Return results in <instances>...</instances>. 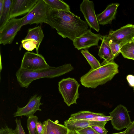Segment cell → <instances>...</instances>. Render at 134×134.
<instances>
[{
  "mask_svg": "<svg viewBox=\"0 0 134 134\" xmlns=\"http://www.w3.org/2000/svg\"><path fill=\"white\" fill-rule=\"evenodd\" d=\"M81 52L91 66V69L95 70L101 66L99 62L87 50H82Z\"/></svg>",
  "mask_w": 134,
  "mask_h": 134,
  "instance_id": "obj_23",
  "label": "cell"
},
{
  "mask_svg": "<svg viewBox=\"0 0 134 134\" xmlns=\"http://www.w3.org/2000/svg\"><path fill=\"white\" fill-rule=\"evenodd\" d=\"M111 134H125V131H124L118 133H113Z\"/></svg>",
  "mask_w": 134,
  "mask_h": 134,
  "instance_id": "obj_38",
  "label": "cell"
},
{
  "mask_svg": "<svg viewBox=\"0 0 134 134\" xmlns=\"http://www.w3.org/2000/svg\"><path fill=\"white\" fill-rule=\"evenodd\" d=\"M46 23L55 29L62 37L68 38L72 41L85 32L88 27L86 21L71 11L58 10L49 7Z\"/></svg>",
  "mask_w": 134,
  "mask_h": 134,
  "instance_id": "obj_1",
  "label": "cell"
},
{
  "mask_svg": "<svg viewBox=\"0 0 134 134\" xmlns=\"http://www.w3.org/2000/svg\"><path fill=\"white\" fill-rule=\"evenodd\" d=\"M107 121H96L85 120H70L64 121V125L70 130L77 131L86 127L94 126L104 127Z\"/></svg>",
  "mask_w": 134,
  "mask_h": 134,
  "instance_id": "obj_14",
  "label": "cell"
},
{
  "mask_svg": "<svg viewBox=\"0 0 134 134\" xmlns=\"http://www.w3.org/2000/svg\"><path fill=\"white\" fill-rule=\"evenodd\" d=\"M21 48L22 47L26 50L32 51L36 48L37 53L38 54V43L36 41L32 39L23 40L21 42Z\"/></svg>",
  "mask_w": 134,
  "mask_h": 134,
  "instance_id": "obj_24",
  "label": "cell"
},
{
  "mask_svg": "<svg viewBox=\"0 0 134 134\" xmlns=\"http://www.w3.org/2000/svg\"></svg>",
  "mask_w": 134,
  "mask_h": 134,
  "instance_id": "obj_41",
  "label": "cell"
},
{
  "mask_svg": "<svg viewBox=\"0 0 134 134\" xmlns=\"http://www.w3.org/2000/svg\"><path fill=\"white\" fill-rule=\"evenodd\" d=\"M0 134H15L14 130L8 127L5 124L3 127L0 129Z\"/></svg>",
  "mask_w": 134,
  "mask_h": 134,
  "instance_id": "obj_30",
  "label": "cell"
},
{
  "mask_svg": "<svg viewBox=\"0 0 134 134\" xmlns=\"http://www.w3.org/2000/svg\"><path fill=\"white\" fill-rule=\"evenodd\" d=\"M101 40L102 42L99 50L98 55L104 60L101 64V65L109 62L114 61V58L112 54L107 35L103 36Z\"/></svg>",
  "mask_w": 134,
  "mask_h": 134,
  "instance_id": "obj_16",
  "label": "cell"
},
{
  "mask_svg": "<svg viewBox=\"0 0 134 134\" xmlns=\"http://www.w3.org/2000/svg\"><path fill=\"white\" fill-rule=\"evenodd\" d=\"M47 134H67L68 130L64 125L54 122L49 119L47 120Z\"/></svg>",
  "mask_w": 134,
  "mask_h": 134,
  "instance_id": "obj_17",
  "label": "cell"
},
{
  "mask_svg": "<svg viewBox=\"0 0 134 134\" xmlns=\"http://www.w3.org/2000/svg\"><path fill=\"white\" fill-rule=\"evenodd\" d=\"M133 91H134V87H133Z\"/></svg>",
  "mask_w": 134,
  "mask_h": 134,
  "instance_id": "obj_40",
  "label": "cell"
},
{
  "mask_svg": "<svg viewBox=\"0 0 134 134\" xmlns=\"http://www.w3.org/2000/svg\"><path fill=\"white\" fill-rule=\"evenodd\" d=\"M12 0H4L3 8L0 15V30L9 20L10 8Z\"/></svg>",
  "mask_w": 134,
  "mask_h": 134,
  "instance_id": "obj_19",
  "label": "cell"
},
{
  "mask_svg": "<svg viewBox=\"0 0 134 134\" xmlns=\"http://www.w3.org/2000/svg\"><path fill=\"white\" fill-rule=\"evenodd\" d=\"M133 43H134V37L133 38Z\"/></svg>",
  "mask_w": 134,
  "mask_h": 134,
  "instance_id": "obj_39",
  "label": "cell"
},
{
  "mask_svg": "<svg viewBox=\"0 0 134 134\" xmlns=\"http://www.w3.org/2000/svg\"><path fill=\"white\" fill-rule=\"evenodd\" d=\"M126 79L130 85L132 87H134V76L130 74L126 77Z\"/></svg>",
  "mask_w": 134,
  "mask_h": 134,
  "instance_id": "obj_34",
  "label": "cell"
},
{
  "mask_svg": "<svg viewBox=\"0 0 134 134\" xmlns=\"http://www.w3.org/2000/svg\"><path fill=\"white\" fill-rule=\"evenodd\" d=\"M109 114L112 118L111 120V124L116 130L127 128L132 122L127 109L121 104L117 105Z\"/></svg>",
  "mask_w": 134,
  "mask_h": 134,
  "instance_id": "obj_7",
  "label": "cell"
},
{
  "mask_svg": "<svg viewBox=\"0 0 134 134\" xmlns=\"http://www.w3.org/2000/svg\"><path fill=\"white\" fill-rule=\"evenodd\" d=\"M106 116L102 113H97L89 111H82L72 114L68 120H87L98 116Z\"/></svg>",
  "mask_w": 134,
  "mask_h": 134,
  "instance_id": "obj_18",
  "label": "cell"
},
{
  "mask_svg": "<svg viewBox=\"0 0 134 134\" xmlns=\"http://www.w3.org/2000/svg\"><path fill=\"white\" fill-rule=\"evenodd\" d=\"M43 125L40 121H38L36 123V128L38 134H41L43 129Z\"/></svg>",
  "mask_w": 134,
  "mask_h": 134,
  "instance_id": "obj_33",
  "label": "cell"
},
{
  "mask_svg": "<svg viewBox=\"0 0 134 134\" xmlns=\"http://www.w3.org/2000/svg\"><path fill=\"white\" fill-rule=\"evenodd\" d=\"M46 3L51 9L58 10L70 12L69 6L63 0H44Z\"/></svg>",
  "mask_w": 134,
  "mask_h": 134,
  "instance_id": "obj_21",
  "label": "cell"
},
{
  "mask_svg": "<svg viewBox=\"0 0 134 134\" xmlns=\"http://www.w3.org/2000/svg\"><path fill=\"white\" fill-rule=\"evenodd\" d=\"M43 123V129L41 134H47V120L44 121Z\"/></svg>",
  "mask_w": 134,
  "mask_h": 134,
  "instance_id": "obj_35",
  "label": "cell"
},
{
  "mask_svg": "<svg viewBox=\"0 0 134 134\" xmlns=\"http://www.w3.org/2000/svg\"><path fill=\"white\" fill-rule=\"evenodd\" d=\"M118 67L114 61L107 63L95 70L91 69L81 77L80 82L86 87L95 88L110 81L119 72Z\"/></svg>",
  "mask_w": 134,
  "mask_h": 134,
  "instance_id": "obj_3",
  "label": "cell"
},
{
  "mask_svg": "<svg viewBox=\"0 0 134 134\" xmlns=\"http://www.w3.org/2000/svg\"><path fill=\"white\" fill-rule=\"evenodd\" d=\"M44 36L41 27L38 26L29 29L27 35L24 39H32L37 41L38 47L42 42Z\"/></svg>",
  "mask_w": 134,
  "mask_h": 134,
  "instance_id": "obj_20",
  "label": "cell"
},
{
  "mask_svg": "<svg viewBox=\"0 0 134 134\" xmlns=\"http://www.w3.org/2000/svg\"><path fill=\"white\" fill-rule=\"evenodd\" d=\"M76 132L78 134H99L91 127H86Z\"/></svg>",
  "mask_w": 134,
  "mask_h": 134,
  "instance_id": "obj_28",
  "label": "cell"
},
{
  "mask_svg": "<svg viewBox=\"0 0 134 134\" xmlns=\"http://www.w3.org/2000/svg\"><path fill=\"white\" fill-rule=\"evenodd\" d=\"M23 17L10 19L0 30V43L4 45L11 44L18 32L20 30Z\"/></svg>",
  "mask_w": 134,
  "mask_h": 134,
  "instance_id": "obj_6",
  "label": "cell"
},
{
  "mask_svg": "<svg viewBox=\"0 0 134 134\" xmlns=\"http://www.w3.org/2000/svg\"><path fill=\"white\" fill-rule=\"evenodd\" d=\"M91 127L99 134H107L108 132L104 127L94 126H91Z\"/></svg>",
  "mask_w": 134,
  "mask_h": 134,
  "instance_id": "obj_31",
  "label": "cell"
},
{
  "mask_svg": "<svg viewBox=\"0 0 134 134\" xmlns=\"http://www.w3.org/2000/svg\"><path fill=\"white\" fill-rule=\"evenodd\" d=\"M119 5L118 3L110 4L103 12L96 15L99 25H104L110 24L115 18L117 9Z\"/></svg>",
  "mask_w": 134,
  "mask_h": 134,
  "instance_id": "obj_15",
  "label": "cell"
},
{
  "mask_svg": "<svg viewBox=\"0 0 134 134\" xmlns=\"http://www.w3.org/2000/svg\"><path fill=\"white\" fill-rule=\"evenodd\" d=\"M80 11L83 14L86 21L90 27L99 32V25L95 14L93 2L83 0L80 5Z\"/></svg>",
  "mask_w": 134,
  "mask_h": 134,
  "instance_id": "obj_10",
  "label": "cell"
},
{
  "mask_svg": "<svg viewBox=\"0 0 134 134\" xmlns=\"http://www.w3.org/2000/svg\"><path fill=\"white\" fill-rule=\"evenodd\" d=\"M67 134H78L76 131H72L68 130Z\"/></svg>",
  "mask_w": 134,
  "mask_h": 134,
  "instance_id": "obj_37",
  "label": "cell"
},
{
  "mask_svg": "<svg viewBox=\"0 0 134 134\" xmlns=\"http://www.w3.org/2000/svg\"><path fill=\"white\" fill-rule=\"evenodd\" d=\"M107 37L109 41L112 42L132 40L134 37V25L128 24L116 30L110 31Z\"/></svg>",
  "mask_w": 134,
  "mask_h": 134,
  "instance_id": "obj_12",
  "label": "cell"
},
{
  "mask_svg": "<svg viewBox=\"0 0 134 134\" xmlns=\"http://www.w3.org/2000/svg\"><path fill=\"white\" fill-rule=\"evenodd\" d=\"M74 69L70 64L55 67L50 66L47 68L32 71L19 68L16 73L17 81L22 87L27 88L34 81L44 78L51 79L67 73Z\"/></svg>",
  "mask_w": 134,
  "mask_h": 134,
  "instance_id": "obj_2",
  "label": "cell"
},
{
  "mask_svg": "<svg viewBox=\"0 0 134 134\" xmlns=\"http://www.w3.org/2000/svg\"><path fill=\"white\" fill-rule=\"evenodd\" d=\"M38 118L33 115L28 117L27 120V127L29 134H38L36 128V123Z\"/></svg>",
  "mask_w": 134,
  "mask_h": 134,
  "instance_id": "obj_26",
  "label": "cell"
},
{
  "mask_svg": "<svg viewBox=\"0 0 134 134\" xmlns=\"http://www.w3.org/2000/svg\"><path fill=\"white\" fill-rule=\"evenodd\" d=\"M41 98V96L37 94L31 97L25 106L23 107L18 106L16 111L13 114L14 116H26L28 117L34 115L37 110L41 111L40 106L43 104L40 102Z\"/></svg>",
  "mask_w": 134,
  "mask_h": 134,
  "instance_id": "obj_11",
  "label": "cell"
},
{
  "mask_svg": "<svg viewBox=\"0 0 134 134\" xmlns=\"http://www.w3.org/2000/svg\"><path fill=\"white\" fill-rule=\"evenodd\" d=\"M58 85L59 91L67 105L69 107L72 104H77L80 85L76 80L70 77L63 79L59 82Z\"/></svg>",
  "mask_w": 134,
  "mask_h": 134,
  "instance_id": "obj_4",
  "label": "cell"
},
{
  "mask_svg": "<svg viewBox=\"0 0 134 134\" xmlns=\"http://www.w3.org/2000/svg\"><path fill=\"white\" fill-rule=\"evenodd\" d=\"M38 0H12L9 20L28 13Z\"/></svg>",
  "mask_w": 134,
  "mask_h": 134,
  "instance_id": "obj_13",
  "label": "cell"
},
{
  "mask_svg": "<svg viewBox=\"0 0 134 134\" xmlns=\"http://www.w3.org/2000/svg\"><path fill=\"white\" fill-rule=\"evenodd\" d=\"M125 134H134V120L125 130Z\"/></svg>",
  "mask_w": 134,
  "mask_h": 134,
  "instance_id": "obj_32",
  "label": "cell"
},
{
  "mask_svg": "<svg viewBox=\"0 0 134 134\" xmlns=\"http://www.w3.org/2000/svg\"><path fill=\"white\" fill-rule=\"evenodd\" d=\"M120 52L124 58L134 60V43L133 40L123 45Z\"/></svg>",
  "mask_w": 134,
  "mask_h": 134,
  "instance_id": "obj_22",
  "label": "cell"
},
{
  "mask_svg": "<svg viewBox=\"0 0 134 134\" xmlns=\"http://www.w3.org/2000/svg\"><path fill=\"white\" fill-rule=\"evenodd\" d=\"M112 118L110 116H98L96 118L90 119L85 120L96 121H105L111 120Z\"/></svg>",
  "mask_w": 134,
  "mask_h": 134,
  "instance_id": "obj_29",
  "label": "cell"
},
{
  "mask_svg": "<svg viewBox=\"0 0 134 134\" xmlns=\"http://www.w3.org/2000/svg\"><path fill=\"white\" fill-rule=\"evenodd\" d=\"M50 66L42 55L28 51L24 55L20 68L35 71L47 68Z\"/></svg>",
  "mask_w": 134,
  "mask_h": 134,
  "instance_id": "obj_8",
  "label": "cell"
},
{
  "mask_svg": "<svg viewBox=\"0 0 134 134\" xmlns=\"http://www.w3.org/2000/svg\"><path fill=\"white\" fill-rule=\"evenodd\" d=\"M16 125L14 130L15 134H26L22 126L21 120L20 119L16 118L15 120Z\"/></svg>",
  "mask_w": 134,
  "mask_h": 134,
  "instance_id": "obj_27",
  "label": "cell"
},
{
  "mask_svg": "<svg viewBox=\"0 0 134 134\" xmlns=\"http://www.w3.org/2000/svg\"><path fill=\"white\" fill-rule=\"evenodd\" d=\"M130 41H124L114 42L109 41V46L112 54L114 58L117 57L120 53V49L123 46Z\"/></svg>",
  "mask_w": 134,
  "mask_h": 134,
  "instance_id": "obj_25",
  "label": "cell"
},
{
  "mask_svg": "<svg viewBox=\"0 0 134 134\" xmlns=\"http://www.w3.org/2000/svg\"><path fill=\"white\" fill-rule=\"evenodd\" d=\"M49 7L44 0H38L30 12L23 17L22 26L27 24L46 23Z\"/></svg>",
  "mask_w": 134,
  "mask_h": 134,
  "instance_id": "obj_5",
  "label": "cell"
},
{
  "mask_svg": "<svg viewBox=\"0 0 134 134\" xmlns=\"http://www.w3.org/2000/svg\"><path fill=\"white\" fill-rule=\"evenodd\" d=\"M102 36L100 34H94L90 29H88L73 41V45L78 50H87L92 46H98V42Z\"/></svg>",
  "mask_w": 134,
  "mask_h": 134,
  "instance_id": "obj_9",
  "label": "cell"
},
{
  "mask_svg": "<svg viewBox=\"0 0 134 134\" xmlns=\"http://www.w3.org/2000/svg\"><path fill=\"white\" fill-rule=\"evenodd\" d=\"M4 0H0V15L1 14L3 10Z\"/></svg>",
  "mask_w": 134,
  "mask_h": 134,
  "instance_id": "obj_36",
  "label": "cell"
}]
</instances>
